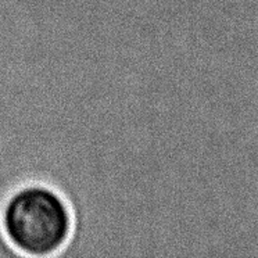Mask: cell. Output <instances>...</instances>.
<instances>
[{
  "label": "cell",
  "instance_id": "6da1fadb",
  "mask_svg": "<svg viewBox=\"0 0 258 258\" xmlns=\"http://www.w3.org/2000/svg\"><path fill=\"white\" fill-rule=\"evenodd\" d=\"M2 229L20 258H58L73 232V211L54 187L29 182L7 196Z\"/></svg>",
  "mask_w": 258,
  "mask_h": 258
}]
</instances>
